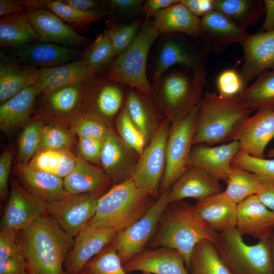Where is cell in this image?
I'll use <instances>...</instances> for the list:
<instances>
[{
    "label": "cell",
    "mask_w": 274,
    "mask_h": 274,
    "mask_svg": "<svg viewBox=\"0 0 274 274\" xmlns=\"http://www.w3.org/2000/svg\"><path fill=\"white\" fill-rule=\"evenodd\" d=\"M21 232L28 274H66L63 264L74 241L51 216L45 214Z\"/></svg>",
    "instance_id": "cell-1"
},
{
    "label": "cell",
    "mask_w": 274,
    "mask_h": 274,
    "mask_svg": "<svg viewBox=\"0 0 274 274\" xmlns=\"http://www.w3.org/2000/svg\"><path fill=\"white\" fill-rule=\"evenodd\" d=\"M218 234L199 217L194 205L182 200L170 203L148 246L151 249L164 247L177 250L184 258L188 270L196 245L203 241L214 243Z\"/></svg>",
    "instance_id": "cell-2"
},
{
    "label": "cell",
    "mask_w": 274,
    "mask_h": 274,
    "mask_svg": "<svg viewBox=\"0 0 274 274\" xmlns=\"http://www.w3.org/2000/svg\"><path fill=\"white\" fill-rule=\"evenodd\" d=\"M131 179L114 185L99 198L87 225L110 228L116 233L141 218L155 201Z\"/></svg>",
    "instance_id": "cell-3"
},
{
    "label": "cell",
    "mask_w": 274,
    "mask_h": 274,
    "mask_svg": "<svg viewBox=\"0 0 274 274\" xmlns=\"http://www.w3.org/2000/svg\"><path fill=\"white\" fill-rule=\"evenodd\" d=\"M250 112L236 96L225 98L206 92L198 105L193 145L227 141Z\"/></svg>",
    "instance_id": "cell-4"
},
{
    "label": "cell",
    "mask_w": 274,
    "mask_h": 274,
    "mask_svg": "<svg viewBox=\"0 0 274 274\" xmlns=\"http://www.w3.org/2000/svg\"><path fill=\"white\" fill-rule=\"evenodd\" d=\"M159 34L152 21L145 19L132 43L101 73L110 80L153 96V89L147 76V62L151 46Z\"/></svg>",
    "instance_id": "cell-5"
},
{
    "label": "cell",
    "mask_w": 274,
    "mask_h": 274,
    "mask_svg": "<svg viewBox=\"0 0 274 274\" xmlns=\"http://www.w3.org/2000/svg\"><path fill=\"white\" fill-rule=\"evenodd\" d=\"M214 244L231 274H273L270 238L249 245L234 228L218 233Z\"/></svg>",
    "instance_id": "cell-6"
},
{
    "label": "cell",
    "mask_w": 274,
    "mask_h": 274,
    "mask_svg": "<svg viewBox=\"0 0 274 274\" xmlns=\"http://www.w3.org/2000/svg\"><path fill=\"white\" fill-rule=\"evenodd\" d=\"M154 101L170 123L179 121L199 104L204 85L182 72L171 73L155 83Z\"/></svg>",
    "instance_id": "cell-7"
},
{
    "label": "cell",
    "mask_w": 274,
    "mask_h": 274,
    "mask_svg": "<svg viewBox=\"0 0 274 274\" xmlns=\"http://www.w3.org/2000/svg\"><path fill=\"white\" fill-rule=\"evenodd\" d=\"M198 109V105L183 119L170 123L166 145V166L159 194L169 189L190 166Z\"/></svg>",
    "instance_id": "cell-8"
},
{
    "label": "cell",
    "mask_w": 274,
    "mask_h": 274,
    "mask_svg": "<svg viewBox=\"0 0 274 274\" xmlns=\"http://www.w3.org/2000/svg\"><path fill=\"white\" fill-rule=\"evenodd\" d=\"M169 189L161 194L147 213L125 229L116 233L109 244L124 264L144 250L156 231L164 212L170 204Z\"/></svg>",
    "instance_id": "cell-9"
},
{
    "label": "cell",
    "mask_w": 274,
    "mask_h": 274,
    "mask_svg": "<svg viewBox=\"0 0 274 274\" xmlns=\"http://www.w3.org/2000/svg\"><path fill=\"white\" fill-rule=\"evenodd\" d=\"M170 121L163 118L150 143L139 157L131 177L135 186L153 197L159 196L161 182L166 166V145Z\"/></svg>",
    "instance_id": "cell-10"
},
{
    "label": "cell",
    "mask_w": 274,
    "mask_h": 274,
    "mask_svg": "<svg viewBox=\"0 0 274 274\" xmlns=\"http://www.w3.org/2000/svg\"><path fill=\"white\" fill-rule=\"evenodd\" d=\"M105 193H68L47 202V214L67 234L75 237L94 216L98 201Z\"/></svg>",
    "instance_id": "cell-11"
},
{
    "label": "cell",
    "mask_w": 274,
    "mask_h": 274,
    "mask_svg": "<svg viewBox=\"0 0 274 274\" xmlns=\"http://www.w3.org/2000/svg\"><path fill=\"white\" fill-rule=\"evenodd\" d=\"M124 85L107 79L101 73L91 75L85 82L81 109L96 114L109 124L124 104Z\"/></svg>",
    "instance_id": "cell-12"
},
{
    "label": "cell",
    "mask_w": 274,
    "mask_h": 274,
    "mask_svg": "<svg viewBox=\"0 0 274 274\" xmlns=\"http://www.w3.org/2000/svg\"><path fill=\"white\" fill-rule=\"evenodd\" d=\"M46 213V203L27 191L17 180L12 179L1 229L22 231Z\"/></svg>",
    "instance_id": "cell-13"
},
{
    "label": "cell",
    "mask_w": 274,
    "mask_h": 274,
    "mask_svg": "<svg viewBox=\"0 0 274 274\" xmlns=\"http://www.w3.org/2000/svg\"><path fill=\"white\" fill-rule=\"evenodd\" d=\"M273 138L274 111L260 110L247 118L227 141H238L239 152L255 157L265 158L266 147Z\"/></svg>",
    "instance_id": "cell-14"
},
{
    "label": "cell",
    "mask_w": 274,
    "mask_h": 274,
    "mask_svg": "<svg viewBox=\"0 0 274 274\" xmlns=\"http://www.w3.org/2000/svg\"><path fill=\"white\" fill-rule=\"evenodd\" d=\"M208 52L206 50L198 52L193 50L186 44L177 39L167 40L159 54L154 75L155 83L159 81L169 67L180 65L191 70L195 81L206 85Z\"/></svg>",
    "instance_id": "cell-15"
},
{
    "label": "cell",
    "mask_w": 274,
    "mask_h": 274,
    "mask_svg": "<svg viewBox=\"0 0 274 274\" xmlns=\"http://www.w3.org/2000/svg\"><path fill=\"white\" fill-rule=\"evenodd\" d=\"M25 14L41 42L77 49L85 48L92 42L48 10L29 8Z\"/></svg>",
    "instance_id": "cell-16"
},
{
    "label": "cell",
    "mask_w": 274,
    "mask_h": 274,
    "mask_svg": "<svg viewBox=\"0 0 274 274\" xmlns=\"http://www.w3.org/2000/svg\"><path fill=\"white\" fill-rule=\"evenodd\" d=\"M16 61L40 70L77 60L82 50L38 41L23 47L2 50Z\"/></svg>",
    "instance_id": "cell-17"
},
{
    "label": "cell",
    "mask_w": 274,
    "mask_h": 274,
    "mask_svg": "<svg viewBox=\"0 0 274 274\" xmlns=\"http://www.w3.org/2000/svg\"><path fill=\"white\" fill-rule=\"evenodd\" d=\"M241 44L244 55L240 75L246 87L251 80L274 69V30L250 34Z\"/></svg>",
    "instance_id": "cell-18"
},
{
    "label": "cell",
    "mask_w": 274,
    "mask_h": 274,
    "mask_svg": "<svg viewBox=\"0 0 274 274\" xmlns=\"http://www.w3.org/2000/svg\"><path fill=\"white\" fill-rule=\"evenodd\" d=\"M139 157L111 130L104 141L99 164L115 185L131 179Z\"/></svg>",
    "instance_id": "cell-19"
},
{
    "label": "cell",
    "mask_w": 274,
    "mask_h": 274,
    "mask_svg": "<svg viewBox=\"0 0 274 274\" xmlns=\"http://www.w3.org/2000/svg\"><path fill=\"white\" fill-rule=\"evenodd\" d=\"M202 45L208 52L219 53L229 45L241 43L250 35L221 12L213 10L200 18Z\"/></svg>",
    "instance_id": "cell-20"
},
{
    "label": "cell",
    "mask_w": 274,
    "mask_h": 274,
    "mask_svg": "<svg viewBox=\"0 0 274 274\" xmlns=\"http://www.w3.org/2000/svg\"><path fill=\"white\" fill-rule=\"evenodd\" d=\"M116 233L110 228L87 225L75 237L65 261L67 272L80 274L85 264L112 242Z\"/></svg>",
    "instance_id": "cell-21"
},
{
    "label": "cell",
    "mask_w": 274,
    "mask_h": 274,
    "mask_svg": "<svg viewBox=\"0 0 274 274\" xmlns=\"http://www.w3.org/2000/svg\"><path fill=\"white\" fill-rule=\"evenodd\" d=\"M123 266L126 273L139 271L151 274H190L181 254L164 247L144 250Z\"/></svg>",
    "instance_id": "cell-22"
},
{
    "label": "cell",
    "mask_w": 274,
    "mask_h": 274,
    "mask_svg": "<svg viewBox=\"0 0 274 274\" xmlns=\"http://www.w3.org/2000/svg\"><path fill=\"white\" fill-rule=\"evenodd\" d=\"M235 228L242 236L248 235L259 241L270 238L274 231V213L256 195L250 196L237 204Z\"/></svg>",
    "instance_id": "cell-23"
},
{
    "label": "cell",
    "mask_w": 274,
    "mask_h": 274,
    "mask_svg": "<svg viewBox=\"0 0 274 274\" xmlns=\"http://www.w3.org/2000/svg\"><path fill=\"white\" fill-rule=\"evenodd\" d=\"M239 151L237 141L215 147L198 146L192 148L190 164L200 168L219 181L227 183L232 165V160Z\"/></svg>",
    "instance_id": "cell-24"
},
{
    "label": "cell",
    "mask_w": 274,
    "mask_h": 274,
    "mask_svg": "<svg viewBox=\"0 0 274 274\" xmlns=\"http://www.w3.org/2000/svg\"><path fill=\"white\" fill-rule=\"evenodd\" d=\"M223 191L218 179L190 165L169 189L168 199L170 203L187 198L198 200Z\"/></svg>",
    "instance_id": "cell-25"
},
{
    "label": "cell",
    "mask_w": 274,
    "mask_h": 274,
    "mask_svg": "<svg viewBox=\"0 0 274 274\" xmlns=\"http://www.w3.org/2000/svg\"><path fill=\"white\" fill-rule=\"evenodd\" d=\"M40 70L21 63L2 51L0 53V103L5 102L25 88L35 85Z\"/></svg>",
    "instance_id": "cell-26"
},
{
    "label": "cell",
    "mask_w": 274,
    "mask_h": 274,
    "mask_svg": "<svg viewBox=\"0 0 274 274\" xmlns=\"http://www.w3.org/2000/svg\"><path fill=\"white\" fill-rule=\"evenodd\" d=\"M150 97L136 89L129 87L124 102L129 116L143 135L146 146L164 118Z\"/></svg>",
    "instance_id": "cell-27"
},
{
    "label": "cell",
    "mask_w": 274,
    "mask_h": 274,
    "mask_svg": "<svg viewBox=\"0 0 274 274\" xmlns=\"http://www.w3.org/2000/svg\"><path fill=\"white\" fill-rule=\"evenodd\" d=\"M13 172L27 191L46 203L68 194L64 188L63 179L33 169L28 163L17 164L13 167Z\"/></svg>",
    "instance_id": "cell-28"
},
{
    "label": "cell",
    "mask_w": 274,
    "mask_h": 274,
    "mask_svg": "<svg viewBox=\"0 0 274 274\" xmlns=\"http://www.w3.org/2000/svg\"><path fill=\"white\" fill-rule=\"evenodd\" d=\"M85 81L51 92L40 93V102L37 108L38 112L56 117L75 116L81 110L83 104Z\"/></svg>",
    "instance_id": "cell-29"
},
{
    "label": "cell",
    "mask_w": 274,
    "mask_h": 274,
    "mask_svg": "<svg viewBox=\"0 0 274 274\" xmlns=\"http://www.w3.org/2000/svg\"><path fill=\"white\" fill-rule=\"evenodd\" d=\"M194 206L199 217L217 233L235 228L237 204L224 191L197 200Z\"/></svg>",
    "instance_id": "cell-30"
},
{
    "label": "cell",
    "mask_w": 274,
    "mask_h": 274,
    "mask_svg": "<svg viewBox=\"0 0 274 274\" xmlns=\"http://www.w3.org/2000/svg\"><path fill=\"white\" fill-rule=\"evenodd\" d=\"M73 171L63 179L64 188L71 194L105 193L114 184L103 170L92 165L80 155Z\"/></svg>",
    "instance_id": "cell-31"
},
{
    "label": "cell",
    "mask_w": 274,
    "mask_h": 274,
    "mask_svg": "<svg viewBox=\"0 0 274 274\" xmlns=\"http://www.w3.org/2000/svg\"><path fill=\"white\" fill-rule=\"evenodd\" d=\"M21 1L27 9H44L51 11L77 32L87 30L90 24L103 20L112 14L110 9L89 11L78 10L66 4L62 0H21Z\"/></svg>",
    "instance_id": "cell-32"
},
{
    "label": "cell",
    "mask_w": 274,
    "mask_h": 274,
    "mask_svg": "<svg viewBox=\"0 0 274 274\" xmlns=\"http://www.w3.org/2000/svg\"><path fill=\"white\" fill-rule=\"evenodd\" d=\"M81 59L62 65L40 70L35 85L40 93L52 91L62 87L85 81L95 74Z\"/></svg>",
    "instance_id": "cell-33"
},
{
    "label": "cell",
    "mask_w": 274,
    "mask_h": 274,
    "mask_svg": "<svg viewBox=\"0 0 274 274\" xmlns=\"http://www.w3.org/2000/svg\"><path fill=\"white\" fill-rule=\"evenodd\" d=\"M40 91L35 86H29L0 106V128L10 133L26 124L33 111Z\"/></svg>",
    "instance_id": "cell-34"
},
{
    "label": "cell",
    "mask_w": 274,
    "mask_h": 274,
    "mask_svg": "<svg viewBox=\"0 0 274 274\" xmlns=\"http://www.w3.org/2000/svg\"><path fill=\"white\" fill-rule=\"evenodd\" d=\"M153 18V24L160 33L180 32L199 37L201 33L200 18L180 1L159 11Z\"/></svg>",
    "instance_id": "cell-35"
},
{
    "label": "cell",
    "mask_w": 274,
    "mask_h": 274,
    "mask_svg": "<svg viewBox=\"0 0 274 274\" xmlns=\"http://www.w3.org/2000/svg\"><path fill=\"white\" fill-rule=\"evenodd\" d=\"M38 41L40 39L26 14L1 17L2 50L18 48Z\"/></svg>",
    "instance_id": "cell-36"
},
{
    "label": "cell",
    "mask_w": 274,
    "mask_h": 274,
    "mask_svg": "<svg viewBox=\"0 0 274 274\" xmlns=\"http://www.w3.org/2000/svg\"><path fill=\"white\" fill-rule=\"evenodd\" d=\"M214 10L227 16L239 27L256 24L264 13L263 1L213 0Z\"/></svg>",
    "instance_id": "cell-37"
},
{
    "label": "cell",
    "mask_w": 274,
    "mask_h": 274,
    "mask_svg": "<svg viewBox=\"0 0 274 274\" xmlns=\"http://www.w3.org/2000/svg\"><path fill=\"white\" fill-rule=\"evenodd\" d=\"M236 97L250 111H274V69L258 76Z\"/></svg>",
    "instance_id": "cell-38"
},
{
    "label": "cell",
    "mask_w": 274,
    "mask_h": 274,
    "mask_svg": "<svg viewBox=\"0 0 274 274\" xmlns=\"http://www.w3.org/2000/svg\"><path fill=\"white\" fill-rule=\"evenodd\" d=\"M77 158L69 150H42L29 161L31 168L64 179L74 169Z\"/></svg>",
    "instance_id": "cell-39"
},
{
    "label": "cell",
    "mask_w": 274,
    "mask_h": 274,
    "mask_svg": "<svg viewBox=\"0 0 274 274\" xmlns=\"http://www.w3.org/2000/svg\"><path fill=\"white\" fill-rule=\"evenodd\" d=\"M190 274H231L213 243L203 241L195 247L188 270Z\"/></svg>",
    "instance_id": "cell-40"
},
{
    "label": "cell",
    "mask_w": 274,
    "mask_h": 274,
    "mask_svg": "<svg viewBox=\"0 0 274 274\" xmlns=\"http://www.w3.org/2000/svg\"><path fill=\"white\" fill-rule=\"evenodd\" d=\"M262 183L261 177L232 164L227 187L224 192L238 204L247 197L256 195L261 187Z\"/></svg>",
    "instance_id": "cell-41"
},
{
    "label": "cell",
    "mask_w": 274,
    "mask_h": 274,
    "mask_svg": "<svg viewBox=\"0 0 274 274\" xmlns=\"http://www.w3.org/2000/svg\"><path fill=\"white\" fill-rule=\"evenodd\" d=\"M112 129L102 118L91 112L81 109L72 118L71 131L79 138L105 140Z\"/></svg>",
    "instance_id": "cell-42"
},
{
    "label": "cell",
    "mask_w": 274,
    "mask_h": 274,
    "mask_svg": "<svg viewBox=\"0 0 274 274\" xmlns=\"http://www.w3.org/2000/svg\"><path fill=\"white\" fill-rule=\"evenodd\" d=\"M116 57L110 40L102 32L98 35L95 39L85 48L80 59L97 73L103 71Z\"/></svg>",
    "instance_id": "cell-43"
},
{
    "label": "cell",
    "mask_w": 274,
    "mask_h": 274,
    "mask_svg": "<svg viewBox=\"0 0 274 274\" xmlns=\"http://www.w3.org/2000/svg\"><path fill=\"white\" fill-rule=\"evenodd\" d=\"M80 274H127L116 250L109 245L92 257Z\"/></svg>",
    "instance_id": "cell-44"
},
{
    "label": "cell",
    "mask_w": 274,
    "mask_h": 274,
    "mask_svg": "<svg viewBox=\"0 0 274 274\" xmlns=\"http://www.w3.org/2000/svg\"><path fill=\"white\" fill-rule=\"evenodd\" d=\"M144 20L143 18H139L128 24H111L103 32L110 40L116 56L134 41Z\"/></svg>",
    "instance_id": "cell-45"
},
{
    "label": "cell",
    "mask_w": 274,
    "mask_h": 274,
    "mask_svg": "<svg viewBox=\"0 0 274 274\" xmlns=\"http://www.w3.org/2000/svg\"><path fill=\"white\" fill-rule=\"evenodd\" d=\"M42 124L40 121H33L23 130L18 143V164H27L38 152L43 126Z\"/></svg>",
    "instance_id": "cell-46"
},
{
    "label": "cell",
    "mask_w": 274,
    "mask_h": 274,
    "mask_svg": "<svg viewBox=\"0 0 274 274\" xmlns=\"http://www.w3.org/2000/svg\"><path fill=\"white\" fill-rule=\"evenodd\" d=\"M115 123L118 136L140 156L146 146V142L131 120L124 104L116 117Z\"/></svg>",
    "instance_id": "cell-47"
},
{
    "label": "cell",
    "mask_w": 274,
    "mask_h": 274,
    "mask_svg": "<svg viewBox=\"0 0 274 274\" xmlns=\"http://www.w3.org/2000/svg\"><path fill=\"white\" fill-rule=\"evenodd\" d=\"M71 132L58 124L43 125L39 151L47 149L69 150L73 142Z\"/></svg>",
    "instance_id": "cell-48"
},
{
    "label": "cell",
    "mask_w": 274,
    "mask_h": 274,
    "mask_svg": "<svg viewBox=\"0 0 274 274\" xmlns=\"http://www.w3.org/2000/svg\"><path fill=\"white\" fill-rule=\"evenodd\" d=\"M231 163L263 178L274 180V159L255 157L238 151Z\"/></svg>",
    "instance_id": "cell-49"
},
{
    "label": "cell",
    "mask_w": 274,
    "mask_h": 274,
    "mask_svg": "<svg viewBox=\"0 0 274 274\" xmlns=\"http://www.w3.org/2000/svg\"><path fill=\"white\" fill-rule=\"evenodd\" d=\"M219 95L225 98H232L238 95L245 88L240 74L233 69L222 72L217 79Z\"/></svg>",
    "instance_id": "cell-50"
},
{
    "label": "cell",
    "mask_w": 274,
    "mask_h": 274,
    "mask_svg": "<svg viewBox=\"0 0 274 274\" xmlns=\"http://www.w3.org/2000/svg\"><path fill=\"white\" fill-rule=\"evenodd\" d=\"M104 141L79 138L78 146L80 155L88 162L99 164Z\"/></svg>",
    "instance_id": "cell-51"
},
{
    "label": "cell",
    "mask_w": 274,
    "mask_h": 274,
    "mask_svg": "<svg viewBox=\"0 0 274 274\" xmlns=\"http://www.w3.org/2000/svg\"><path fill=\"white\" fill-rule=\"evenodd\" d=\"M16 231L9 229H1L0 260L7 259L22 251Z\"/></svg>",
    "instance_id": "cell-52"
},
{
    "label": "cell",
    "mask_w": 274,
    "mask_h": 274,
    "mask_svg": "<svg viewBox=\"0 0 274 274\" xmlns=\"http://www.w3.org/2000/svg\"><path fill=\"white\" fill-rule=\"evenodd\" d=\"M0 274H28L27 261L22 251L0 260Z\"/></svg>",
    "instance_id": "cell-53"
},
{
    "label": "cell",
    "mask_w": 274,
    "mask_h": 274,
    "mask_svg": "<svg viewBox=\"0 0 274 274\" xmlns=\"http://www.w3.org/2000/svg\"><path fill=\"white\" fill-rule=\"evenodd\" d=\"M13 152L11 149L6 150L0 156V196L5 200L8 194V182Z\"/></svg>",
    "instance_id": "cell-54"
},
{
    "label": "cell",
    "mask_w": 274,
    "mask_h": 274,
    "mask_svg": "<svg viewBox=\"0 0 274 274\" xmlns=\"http://www.w3.org/2000/svg\"><path fill=\"white\" fill-rule=\"evenodd\" d=\"M109 9L112 12L131 13L142 10L144 1L140 0H109L106 1Z\"/></svg>",
    "instance_id": "cell-55"
},
{
    "label": "cell",
    "mask_w": 274,
    "mask_h": 274,
    "mask_svg": "<svg viewBox=\"0 0 274 274\" xmlns=\"http://www.w3.org/2000/svg\"><path fill=\"white\" fill-rule=\"evenodd\" d=\"M256 196L262 203L274 213V180L262 178L261 187Z\"/></svg>",
    "instance_id": "cell-56"
},
{
    "label": "cell",
    "mask_w": 274,
    "mask_h": 274,
    "mask_svg": "<svg viewBox=\"0 0 274 274\" xmlns=\"http://www.w3.org/2000/svg\"><path fill=\"white\" fill-rule=\"evenodd\" d=\"M193 14L202 17L214 10L213 0H181Z\"/></svg>",
    "instance_id": "cell-57"
},
{
    "label": "cell",
    "mask_w": 274,
    "mask_h": 274,
    "mask_svg": "<svg viewBox=\"0 0 274 274\" xmlns=\"http://www.w3.org/2000/svg\"><path fill=\"white\" fill-rule=\"evenodd\" d=\"M179 0H147L144 1L142 11L145 15V19H150L159 11L167 8L178 2Z\"/></svg>",
    "instance_id": "cell-58"
},
{
    "label": "cell",
    "mask_w": 274,
    "mask_h": 274,
    "mask_svg": "<svg viewBox=\"0 0 274 274\" xmlns=\"http://www.w3.org/2000/svg\"><path fill=\"white\" fill-rule=\"evenodd\" d=\"M62 1L74 8L82 11L109 9L106 1L62 0Z\"/></svg>",
    "instance_id": "cell-59"
},
{
    "label": "cell",
    "mask_w": 274,
    "mask_h": 274,
    "mask_svg": "<svg viewBox=\"0 0 274 274\" xmlns=\"http://www.w3.org/2000/svg\"><path fill=\"white\" fill-rule=\"evenodd\" d=\"M27 8L21 1L0 0V16L25 14Z\"/></svg>",
    "instance_id": "cell-60"
},
{
    "label": "cell",
    "mask_w": 274,
    "mask_h": 274,
    "mask_svg": "<svg viewBox=\"0 0 274 274\" xmlns=\"http://www.w3.org/2000/svg\"><path fill=\"white\" fill-rule=\"evenodd\" d=\"M265 18L262 25V31L274 30V0H264Z\"/></svg>",
    "instance_id": "cell-61"
},
{
    "label": "cell",
    "mask_w": 274,
    "mask_h": 274,
    "mask_svg": "<svg viewBox=\"0 0 274 274\" xmlns=\"http://www.w3.org/2000/svg\"><path fill=\"white\" fill-rule=\"evenodd\" d=\"M270 239V242H271V250L272 263H273V274H274V231L273 232Z\"/></svg>",
    "instance_id": "cell-62"
},
{
    "label": "cell",
    "mask_w": 274,
    "mask_h": 274,
    "mask_svg": "<svg viewBox=\"0 0 274 274\" xmlns=\"http://www.w3.org/2000/svg\"><path fill=\"white\" fill-rule=\"evenodd\" d=\"M267 156L268 157L274 158V148L271 149L268 152Z\"/></svg>",
    "instance_id": "cell-63"
},
{
    "label": "cell",
    "mask_w": 274,
    "mask_h": 274,
    "mask_svg": "<svg viewBox=\"0 0 274 274\" xmlns=\"http://www.w3.org/2000/svg\"><path fill=\"white\" fill-rule=\"evenodd\" d=\"M142 274H151V273H146V272H142Z\"/></svg>",
    "instance_id": "cell-64"
}]
</instances>
